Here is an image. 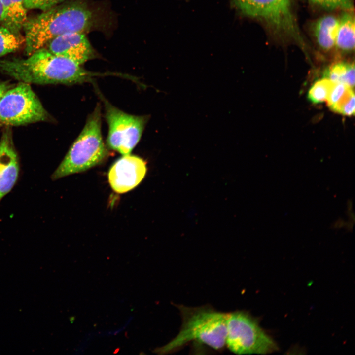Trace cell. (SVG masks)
I'll list each match as a JSON object with an SVG mask.
<instances>
[{"mask_svg":"<svg viewBox=\"0 0 355 355\" xmlns=\"http://www.w3.org/2000/svg\"><path fill=\"white\" fill-rule=\"evenodd\" d=\"M45 47L26 59H0V72L20 82L38 84L72 85L91 81L103 74L91 72Z\"/></svg>","mask_w":355,"mask_h":355,"instance_id":"obj_1","label":"cell"},{"mask_svg":"<svg viewBox=\"0 0 355 355\" xmlns=\"http://www.w3.org/2000/svg\"><path fill=\"white\" fill-rule=\"evenodd\" d=\"M52 53L79 65L96 57L94 50L84 33L71 32L57 36L44 47Z\"/></svg>","mask_w":355,"mask_h":355,"instance_id":"obj_10","label":"cell"},{"mask_svg":"<svg viewBox=\"0 0 355 355\" xmlns=\"http://www.w3.org/2000/svg\"><path fill=\"white\" fill-rule=\"evenodd\" d=\"M101 98L108 125V147L122 155L130 154L141 138L148 117L128 114L114 106L102 95Z\"/></svg>","mask_w":355,"mask_h":355,"instance_id":"obj_7","label":"cell"},{"mask_svg":"<svg viewBox=\"0 0 355 355\" xmlns=\"http://www.w3.org/2000/svg\"><path fill=\"white\" fill-rule=\"evenodd\" d=\"M244 14L264 21L282 34L303 43L292 11V0H234Z\"/></svg>","mask_w":355,"mask_h":355,"instance_id":"obj_8","label":"cell"},{"mask_svg":"<svg viewBox=\"0 0 355 355\" xmlns=\"http://www.w3.org/2000/svg\"><path fill=\"white\" fill-rule=\"evenodd\" d=\"M226 345L236 354H265L277 349L273 339L248 313H227Z\"/></svg>","mask_w":355,"mask_h":355,"instance_id":"obj_5","label":"cell"},{"mask_svg":"<svg viewBox=\"0 0 355 355\" xmlns=\"http://www.w3.org/2000/svg\"><path fill=\"white\" fill-rule=\"evenodd\" d=\"M50 117L30 84L10 87L0 100V122L7 126L48 120Z\"/></svg>","mask_w":355,"mask_h":355,"instance_id":"obj_6","label":"cell"},{"mask_svg":"<svg viewBox=\"0 0 355 355\" xmlns=\"http://www.w3.org/2000/svg\"><path fill=\"white\" fill-rule=\"evenodd\" d=\"M95 21L93 11L81 0L64 1L28 18L23 27L26 54L30 55L64 34L87 32L94 27Z\"/></svg>","mask_w":355,"mask_h":355,"instance_id":"obj_2","label":"cell"},{"mask_svg":"<svg viewBox=\"0 0 355 355\" xmlns=\"http://www.w3.org/2000/svg\"><path fill=\"white\" fill-rule=\"evenodd\" d=\"M334 83L325 78L316 81L308 91V100L314 104H320L326 101Z\"/></svg>","mask_w":355,"mask_h":355,"instance_id":"obj_17","label":"cell"},{"mask_svg":"<svg viewBox=\"0 0 355 355\" xmlns=\"http://www.w3.org/2000/svg\"><path fill=\"white\" fill-rule=\"evenodd\" d=\"M355 23L354 15L350 11L339 18L335 47L340 50L350 52L355 48Z\"/></svg>","mask_w":355,"mask_h":355,"instance_id":"obj_14","label":"cell"},{"mask_svg":"<svg viewBox=\"0 0 355 355\" xmlns=\"http://www.w3.org/2000/svg\"><path fill=\"white\" fill-rule=\"evenodd\" d=\"M25 43L21 34H16L4 26H0V57L16 51Z\"/></svg>","mask_w":355,"mask_h":355,"instance_id":"obj_16","label":"cell"},{"mask_svg":"<svg viewBox=\"0 0 355 355\" xmlns=\"http://www.w3.org/2000/svg\"><path fill=\"white\" fill-rule=\"evenodd\" d=\"M323 78L335 83L345 84L351 88L355 86V65L354 63L339 62L326 68Z\"/></svg>","mask_w":355,"mask_h":355,"instance_id":"obj_15","label":"cell"},{"mask_svg":"<svg viewBox=\"0 0 355 355\" xmlns=\"http://www.w3.org/2000/svg\"><path fill=\"white\" fill-rule=\"evenodd\" d=\"M1 26L13 33L20 34L27 20V9L24 6V0H0Z\"/></svg>","mask_w":355,"mask_h":355,"instance_id":"obj_12","label":"cell"},{"mask_svg":"<svg viewBox=\"0 0 355 355\" xmlns=\"http://www.w3.org/2000/svg\"><path fill=\"white\" fill-rule=\"evenodd\" d=\"M1 0H0V18L1 16Z\"/></svg>","mask_w":355,"mask_h":355,"instance_id":"obj_22","label":"cell"},{"mask_svg":"<svg viewBox=\"0 0 355 355\" xmlns=\"http://www.w3.org/2000/svg\"><path fill=\"white\" fill-rule=\"evenodd\" d=\"M182 324L178 335L166 345L155 348L158 355L174 353L188 343L196 341L218 351L226 345L227 313L209 306L189 307L178 306Z\"/></svg>","mask_w":355,"mask_h":355,"instance_id":"obj_3","label":"cell"},{"mask_svg":"<svg viewBox=\"0 0 355 355\" xmlns=\"http://www.w3.org/2000/svg\"><path fill=\"white\" fill-rule=\"evenodd\" d=\"M66 0H24V6L27 9H39L43 11L57 5Z\"/></svg>","mask_w":355,"mask_h":355,"instance_id":"obj_20","label":"cell"},{"mask_svg":"<svg viewBox=\"0 0 355 355\" xmlns=\"http://www.w3.org/2000/svg\"><path fill=\"white\" fill-rule=\"evenodd\" d=\"M339 18L327 15L318 19L314 27V33L319 46L328 51L335 46Z\"/></svg>","mask_w":355,"mask_h":355,"instance_id":"obj_13","label":"cell"},{"mask_svg":"<svg viewBox=\"0 0 355 355\" xmlns=\"http://www.w3.org/2000/svg\"><path fill=\"white\" fill-rule=\"evenodd\" d=\"M311 2L329 10L337 9L353 12L354 6L351 0H309Z\"/></svg>","mask_w":355,"mask_h":355,"instance_id":"obj_19","label":"cell"},{"mask_svg":"<svg viewBox=\"0 0 355 355\" xmlns=\"http://www.w3.org/2000/svg\"><path fill=\"white\" fill-rule=\"evenodd\" d=\"M19 161L8 127L0 140V202L16 184L19 173Z\"/></svg>","mask_w":355,"mask_h":355,"instance_id":"obj_11","label":"cell"},{"mask_svg":"<svg viewBox=\"0 0 355 355\" xmlns=\"http://www.w3.org/2000/svg\"><path fill=\"white\" fill-rule=\"evenodd\" d=\"M107 155L102 135L101 106L98 104L51 178L56 180L85 171L101 163Z\"/></svg>","mask_w":355,"mask_h":355,"instance_id":"obj_4","label":"cell"},{"mask_svg":"<svg viewBox=\"0 0 355 355\" xmlns=\"http://www.w3.org/2000/svg\"><path fill=\"white\" fill-rule=\"evenodd\" d=\"M147 171L146 163L141 158L131 155H123L111 167L108 181L116 193H124L137 186L143 179Z\"/></svg>","mask_w":355,"mask_h":355,"instance_id":"obj_9","label":"cell"},{"mask_svg":"<svg viewBox=\"0 0 355 355\" xmlns=\"http://www.w3.org/2000/svg\"><path fill=\"white\" fill-rule=\"evenodd\" d=\"M10 87V86L8 83L0 79V100L4 92ZM0 125H1L0 122Z\"/></svg>","mask_w":355,"mask_h":355,"instance_id":"obj_21","label":"cell"},{"mask_svg":"<svg viewBox=\"0 0 355 355\" xmlns=\"http://www.w3.org/2000/svg\"><path fill=\"white\" fill-rule=\"evenodd\" d=\"M353 89L345 84L334 82L326 100L328 106L334 111L347 97L354 92Z\"/></svg>","mask_w":355,"mask_h":355,"instance_id":"obj_18","label":"cell"}]
</instances>
